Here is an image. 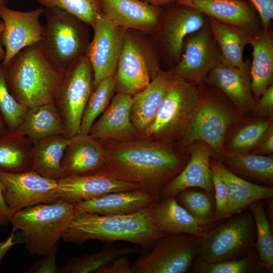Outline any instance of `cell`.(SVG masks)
<instances>
[{
  "label": "cell",
  "mask_w": 273,
  "mask_h": 273,
  "mask_svg": "<svg viewBox=\"0 0 273 273\" xmlns=\"http://www.w3.org/2000/svg\"><path fill=\"white\" fill-rule=\"evenodd\" d=\"M106 154L100 172L137 183L160 199L163 187L183 169L190 158L187 147L140 138L125 142L99 141Z\"/></svg>",
  "instance_id": "obj_1"
},
{
  "label": "cell",
  "mask_w": 273,
  "mask_h": 273,
  "mask_svg": "<svg viewBox=\"0 0 273 273\" xmlns=\"http://www.w3.org/2000/svg\"><path fill=\"white\" fill-rule=\"evenodd\" d=\"M3 67L8 87L18 102L28 109L55 103L64 70L51 62L42 42L23 49Z\"/></svg>",
  "instance_id": "obj_2"
},
{
  "label": "cell",
  "mask_w": 273,
  "mask_h": 273,
  "mask_svg": "<svg viewBox=\"0 0 273 273\" xmlns=\"http://www.w3.org/2000/svg\"><path fill=\"white\" fill-rule=\"evenodd\" d=\"M151 209L152 205L125 215L76 214L62 239L66 242L77 245L89 240H98L107 242L127 241L145 248L152 246L163 236L153 224Z\"/></svg>",
  "instance_id": "obj_3"
},
{
  "label": "cell",
  "mask_w": 273,
  "mask_h": 273,
  "mask_svg": "<svg viewBox=\"0 0 273 273\" xmlns=\"http://www.w3.org/2000/svg\"><path fill=\"white\" fill-rule=\"evenodd\" d=\"M75 215L74 204L59 200L14 212L10 223L20 231L29 253L42 256L58 245Z\"/></svg>",
  "instance_id": "obj_4"
},
{
  "label": "cell",
  "mask_w": 273,
  "mask_h": 273,
  "mask_svg": "<svg viewBox=\"0 0 273 273\" xmlns=\"http://www.w3.org/2000/svg\"><path fill=\"white\" fill-rule=\"evenodd\" d=\"M199 101L195 114L181 140L184 147L201 141L212 149L214 158L224 152V142L229 128L245 118L218 88L205 82L198 85Z\"/></svg>",
  "instance_id": "obj_5"
},
{
  "label": "cell",
  "mask_w": 273,
  "mask_h": 273,
  "mask_svg": "<svg viewBox=\"0 0 273 273\" xmlns=\"http://www.w3.org/2000/svg\"><path fill=\"white\" fill-rule=\"evenodd\" d=\"M198 101V85L173 74L144 139L169 143L179 142L191 122Z\"/></svg>",
  "instance_id": "obj_6"
},
{
  "label": "cell",
  "mask_w": 273,
  "mask_h": 273,
  "mask_svg": "<svg viewBox=\"0 0 273 273\" xmlns=\"http://www.w3.org/2000/svg\"><path fill=\"white\" fill-rule=\"evenodd\" d=\"M44 11L43 48L55 66L65 70L74 60L85 55L89 43L87 30L83 22L62 9L53 8Z\"/></svg>",
  "instance_id": "obj_7"
},
{
  "label": "cell",
  "mask_w": 273,
  "mask_h": 273,
  "mask_svg": "<svg viewBox=\"0 0 273 273\" xmlns=\"http://www.w3.org/2000/svg\"><path fill=\"white\" fill-rule=\"evenodd\" d=\"M255 235L252 214L239 215L208 230L200 238L199 257L209 263L239 259L252 249Z\"/></svg>",
  "instance_id": "obj_8"
},
{
  "label": "cell",
  "mask_w": 273,
  "mask_h": 273,
  "mask_svg": "<svg viewBox=\"0 0 273 273\" xmlns=\"http://www.w3.org/2000/svg\"><path fill=\"white\" fill-rule=\"evenodd\" d=\"M93 82V71L85 55L76 58L64 70L55 101L60 107L67 138L79 134L83 113L94 89Z\"/></svg>",
  "instance_id": "obj_9"
},
{
  "label": "cell",
  "mask_w": 273,
  "mask_h": 273,
  "mask_svg": "<svg viewBox=\"0 0 273 273\" xmlns=\"http://www.w3.org/2000/svg\"><path fill=\"white\" fill-rule=\"evenodd\" d=\"M131 266L133 273H184L199 255L200 237L189 234L162 237Z\"/></svg>",
  "instance_id": "obj_10"
},
{
  "label": "cell",
  "mask_w": 273,
  "mask_h": 273,
  "mask_svg": "<svg viewBox=\"0 0 273 273\" xmlns=\"http://www.w3.org/2000/svg\"><path fill=\"white\" fill-rule=\"evenodd\" d=\"M165 6L155 33L162 57L170 70L181 58L186 36L202 27L207 20L198 10L183 4L174 2Z\"/></svg>",
  "instance_id": "obj_11"
},
{
  "label": "cell",
  "mask_w": 273,
  "mask_h": 273,
  "mask_svg": "<svg viewBox=\"0 0 273 273\" xmlns=\"http://www.w3.org/2000/svg\"><path fill=\"white\" fill-rule=\"evenodd\" d=\"M0 184L4 201L13 212L60 200L58 180L47 178L32 170L17 172L0 171Z\"/></svg>",
  "instance_id": "obj_12"
},
{
  "label": "cell",
  "mask_w": 273,
  "mask_h": 273,
  "mask_svg": "<svg viewBox=\"0 0 273 273\" xmlns=\"http://www.w3.org/2000/svg\"><path fill=\"white\" fill-rule=\"evenodd\" d=\"M221 62V52L207 20L202 27L186 36L181 58L170 70L199 85Z\"/></svg>",
  "instance_id": "obj_13"
},
{
  "label": "cell",
  "mask_w": 273,
  "mask_h": 273,
  "mask_svg": "<svg viewBox=\"0 0 273 273\" xmlns=\"http://www.w3.org/2000/svg\"><path fill=\"white\" fill-rule=\"evenodd\" d=\"M92 27L94 35L85 56L93 71L94 88L103 80L115 76L125 30L110 23L102 13L97 16Z\"/></svg>",
  "instance_id": "obj_14"
},
{
  "label": "cell",
  "mask_w": 273,
  "mask_h": 273,
  "mask_svg": "<svg viewBox=\"0 0 273 273\" xmlns=\"http://www.w3.org/2000/svg\"><path fill=\"white\" fill-rule=\"evenodd\" d=\"M43 8L21 12L11 9L6 5L0 6V18L5 25L1 42L5 47V56L2 64L7 65L23 49L42 42L44 28L40 22Z\"/></svg>",
  "instance_id": "obj_15"
},
{
  "label": "cell",
  "mask_w": 273,
  "mask_h": 273,
  "mask_svg": "<svg viewBox=\"0 0 273 273\" xmlns=\"http://www.w3.org/2000/svg\"><path fill=\"white\" fill-rule=\"evenodd\" d=\"M190 158L180 172L163 188L160 199L174 197L188 188H199L209 196L214 193L210 161L214 157L211 148L201 141H195L187 146Z\"/></svg>",
  "instance_id": "obj_16"
},
{
  "label": "cell",
  "mask_w": 273,
  "mask_h": 273,
  "mask_svg": "<svg viewBox=\"0 0 273 273\" xmlns=\"http://www.w3.org/2000/svg\"><path fill=\"white\" fill-rule=\"evenodd\" d=\"M141 188L139 184L116 179L101 172L85 175H65L58 179L60 199L73 204L109 193Z\"/></svg>",
  "instance_id": "obj_17"
},
{
  "label": "cell",
  "mask_w": 273,
  "mask_h": 273,
  "mask_svg": "<svg viewBox=\"0 0 273 273\" xmlns=\"http://www.w3.org/2000/svg\"><path fill=\"white\" fill-rule=\"evenodd\" d=\"M102 13L113 25L124 30L155 33L160 25L162 7L142 0H100Z\"/></svg>",
  "instance_id": "obj_18"
},
{
  "label": "cell",
  "mask_w": 273,
  "mask_h": 273,
  "mask_svg": "<svg viewBox=\"0 0 273 273\" xmlns=\"http://www.w3.org/2000/svg\"><path fill=\"white\" fill-rule=\"evenodd\" d=\"M251 62L243 69L222 62L207 76L204 82L219 88L243 117H251L255 104L251 86Z\"/></svg>",
  "instance_id": "obj_19"
},
{
  "label": "cell",
  "mask_w": 273,
  "mask_h": 273,
  "mask_svg": "<svg viewBox=\"0 0 273 273\" xmlns=\"http://www.w3.org/2000/svg\"><path fill=\"white\" fill-rule=\"evenodd\" d=\"M132 96L118 93L93 124L90 136L98 141L125 142L141 138L130 118Z\"/></svg>",
  "instance_id": "obj_20"
},
{
  "label": "cell",
  "mask_w": 273,
  "mask_h": 273,
  "mask_svg": "<svg viewBox=\"0 0 273 273\" xmlns=\"http://www.w3.org/2000/svg\"><path fill=\"white\" fill-rule=\"evenodd\" d=\"M205 16L240 27L254 34L261 28L260 18L248 0H175Z\"/></svg>",
  "instance_id": "obj_21"
},
{
  "label": "cell",
  "mask_w": 273,
  "mask_h": 273,
  "mask_svg": "<svg viewBox=\"0 0 273 273\" xmlns=\"http://www.w3.org/2000/svg\"><path fill=\"white\" fill-rule=\"evenodd\" d=\"M115 77L116 90L131 96L143 90L153 79L139 43L126 34Z\"/></svg>",
  "instance_id": "obj_22"
},
{
  "label": "cell",
  "mask_w": 273,
  "mask_h": 273,
  "mask_svg": "<svg viewBox=\"0 0 273 273\" xmlns=\"http://www.w3.org/2000/svg\"><path fill=\"white\" fill-rule=\"evenodd\" d=\"M159 199L143 188L112 192L74 204L75 214L83 213L104 215H125L147 207Z\"/></svg>",
  "instance_id": "obj_23"
},
{
  "label": "cell",
  "mask_w": 273,
  "mask_h": 273,
  "mask_svg": "<svg viewBox=\"0 0 273 273\" xmlns=\"http://www.w3.org/2000/svg\"><path fill=\"white\" fill-rule=\"evenodd\" d=\"M173 77L171 70H160L143 90L132 96L130 118L141 138L145 137L153 123Z\"/></svg>",
  "instance_id": "obj_24"
},
{
  "label": "cell",
  "mask_w": 273,
  "mask_h": 273,
  "mask_svg": "<svg viewBox=\"0 0 273 273\" xmlns=\"http://www.w3.org/2000/svg\"><path fill=\"white\" fill-rule=\"evenodd\" d=\"M151 218L155 229L163 237L185 233L201 238L208 230L181 206L174 197L159 199L152 204Z\"/></svg>",
  "instance_id": "obj_25"
},
{
  "label": "cell",
  "mask_w": 273,
  "mask_h": 273,
  "mask_svg": "<svg viewBox=\"0 0 273 273\" xmlns=\"http://www.w3.org/2000/svg\"><path fill=\"white\" fill-rule=\"evenodd\" d=\"M210 166L218 172L228 191L229 206L222 218L241 212L254 202L269 199L273 196L272 187L259 185L241 178L217 159L211 158Z\"/></svg>",
  "instance_id": "obj_26"
},
{
  "label": "cell",
  "mask_w": 273,
  "mask_h": 273,
  "mask_svg": "<svg viewBox=\"0 0 273 273\" xmlns=\"http://www.w3.org/2000/svg\"><path fill=\"white\" fill-rule=\"evenodd\" d=\"M62 162L63 176L85 175L101 171L106 163V154L101 142L89 134L72 138Z\"/></svg>",
  "instance_id": "obj_27"
},
{
  "label": "cell",
  "mask_w": 273,
  "mask_h": 273,
  "mask_svg": "<svg viewBox=\"0 0 273 273\" xmlns=\"http://www.w3.org/2000/svg\"><path fill=\"white\" fill-rule=\"evenodd\" d=\"M252 60L250 73L251 86L257 101L267 88L273 84V31L261 28L253 36Z\"/></svg>",
  "instance_id": "obj_28"
},
{
  "label": "cell",
  "mask_w": 273,
  "mask_h": 273,
  "mask_svg": "<svg viewBox=\"0 0 273 273\" xmlns=\"http://www.w3.org/2000/svg\"><path fill=\"white\" fill-rule=\"evenodd\" d=\"M206 18L219 46L221 62L228 66L243 69L248 61H244L243 60L244 50L247 44L250 43L255 34L210 17H206Z\"/></svg>",
  "instance_id": "obj_29"
},
{
  "label": "cell",
  "mask_w": 273,
  "mask_h": 273,
  "mask_svg": "<svg viewBox=\"0 0 273 273\" xmlns=\"http://www.w3.org/2000/svg\"><path fill=\"white\" fill-rule=\"evenodd\" d=\"M54 104L28 109L17 130L18 133L35 142L66 134L63 122Z\"/></svg>",
  "instance_id": "obj_30"
},
{
  "label": "cell",
  "mask_w": 273,
  "mask_h": 273,
  "mask_svg": "<svg viewBox=\"0 0 273 273\" xmlns=\"http://www.w3.org/2000/svg\"><path fill=\"white\" fill-rule=\"evenodd\" d=\"M272 125L273 118H245L227 131L224 142L225 151L234 153H250Z\"/></svg>",
  "instance_id": "obj_31"
},
{
  "label": "cell",
  "mask_w": 273,
  "mask_h": 273,
  "mask_svg": "<svg viewBox=\"0 0 273 273\" xmlns=\"http://www.w3.org/2000/svg\"><path fill=\"white\" fill-rule=\"evenodd\" d=\"M217 159L230 171L267 185L273 183L272 155L224 151Z\"/></svg>",
  "instance_id": "obj_32"
},
{
  "label": "cell",
  "mask_w": 273,
  "mask_h": 273,
  "mask_svg": "<svg viewBox=\"0 0 273 273\" xmlns=\"http://www.w3.org/2000/svg\"><path fill=\"white\" fill-rule=\"evenodd\" d=\"M71 140L54 136L41 141L31 157L30 170L49 178L59 179L63 176V156Z\"/></svg>",
  "instance_id": "obj_33"
},
{
  "label": "cell",
  "mask_w": 273,
  "mask_h": 273,
  "mask_svg": "<svg viewBox=\"0 0 273 273\" xmlns=\"http://www.w3.org/2000/svg\"><path fill=\"white\" fill-rule=\"evenodd\" d=\"M136 247H106L101 251L71 258L58 272L62 273H89L96 272L122 255L136 253Z\"/></svg>",
  "instance_id": "obj_34"
},
{
  "label": "cell",
  "mask_w": 273,
  "mask_h": 273,
  "mask_svg": "<svg viewBox=\"0 0 273 273\" xmlns=\"http://www.w3.org/2000/svg\"><path fill=\"white\" fill-rule=\"evenodd\" d=\"M261 200L254 202L249 206L253 217L256 241L254 244L258 255L259 264L265 270L273 271V235Z\"/></svg>",
  "instance_id": "obj_35"
},
{
  "label": "cell",
  "mask_w": 273,
  "mask_h": 273,
  "mask_svg": "<svg viewBox=\"0 0 273 273\" xmlns=\"http://www.w3.org/2000/svg\"><path fill=\"white\" fill-rule=\"evenodd\" d=\"M115 90V76L103 80L94 88L83 113L79 134H88L96 119L109 106Z\"/></svg>",
  "instance_id": "obj_36"
},
{
  "label": "cell",
  "mask_w": 273,
  "mask_h": 273,
  "mask_svg": "<svg viewBox=\"0 0 273 273\" xmlns=\"http://www.w3.org/2000/svg\"><path fill=\"white\" fill-rule=\"evenodd\" d=\"M265 270L260 266L256 253L252 249L241 258L213 263L206 262L200 258L193 264L195 273H248Z\"/></svg>",
  "instance_id": "obj_37"
},
{
  "label": "cell",
  "mask_w": 273,
  "mask_h": 273,
  "mask_svg": "<svg viewBox=\"0 0 273 273\" xmlns=\"http://www.w3.org/2000/svg\"><path fill=\"white\" fill-rule=\"evenodd\" d=\"M177 202L203 224L214 221V210L210 196L205 192L188 188L174 196Z\"/></svg>",
  "instance_id": "obj_38"
},
{
  "label": "cell",
  "mask_w": 273,
  "mask_h": 273,
  "mask_svg": "<svg viewBox=\"0 0 273 273\" xmlns=\"http://www.w3.org/2000/svg\"><path fill=\"white\" fill-rule=\"evenodd\" d=\"M45 9L58 8L93 26L102 13L100 0H37Z\"/></svg>",
  "instance_id": "obj_39"
},
{
  "label": "cell",
  "mask_w": 273,
  "mask_h": 273,
  "mask_svg": "<svg viewBox=\"0 0 273 273\" xmlns=\"http://www.w3.org/2000/svg\"><path fill=\"white\" fill-rule=\"evenodd\" d=\"M28 109L10 93L6 81L4 67L0 61V112L11 130H17Z\"/></svg>",
  "instance_id": "obj_40"
},
{
  "label": "cell",
  "mask_w": 273,
  "mask_h": 273,
  "mask_svg": "<svg viewBox=\"0 0 273 273\" xmlns=\"http://www.w3.org/2000/svg\"><path fill=\"white\" fill-rule=\"evenodd\" d=\"M13 141L7 136L0 139V171L22 172L28 166V156Z\"/></svg>",
  "instance_id": "obj_41"
},
{
  "label": "cell",
  "mask_w": 273,
  "mask_h": 273,
  "mask_svg": "<svg viewBox=\"0 0 273 273\" xmlns=\"http://www.w3.org/2000/svg\"><path fill=\"white\" fill-rule=\"evenodd\" d=\"M215 198L214 220L222 219L229 206V197L225 185L218 172L211 167Z\"/></svg>",
  "instance_id": "obj_42"
},
{
  "label": "cell",
  "mask_w": 273,
  "mask_h": 273,
  "mask_svg": "<svg viewBox=\"0 0 273 273\" xmlns=\"http://www.w3.org/2000/svg\"><path fill=\"white\" fill-rule=\"evenodd\" d=\"M251 116L273 118V84L255 101Z\"/></svg>",
  "instance_id": "obj_43"
},
{
  "label": "cell",
  "mask_w": 273,
  "mask_h": 273,
  "mask_svg": "<svg viewBox=\"0 0 273 273\" xmlns=\"http://www.w3.org/2000/svg\"><path fill=\"white\" fill-rule=\"evenodd\" d=\"M257 11L262 28L271 29L273 19V0H248Z\"/></svg>",
  "instance_id": "obj_44"
},
{
  "label": "cell",
  "mask_w": 273,
  "mask_h": 273,
  "mask_svg": "<svg viewBox=\"0 0 273 273\" xmlns=\"http://www.w3.org/2000/svg\"><path fill=\"white\" fill-rule=\"evenodd\" d=\"M58 245L49 253L41 256L42 258L36 261L27 269V272H57L56 253Z\"/></svg>",
  "instance_id": "obj_45"
},
{
  "label": "cell",
  "mask_w": 273,
  "mask_h": 273,
  "mask_svg": "<svg viewBox=\"0 0 273 273\" xmlns=\"http://www.w3.org/2000/svg\"><path fill=\"white\" fill-rule=\"evenodd\" d=\"M128 255H122L98 269L96 273H133Z\"/></svg>",
  "instance_id": "obj_46"
},
{
  "label": "cell",
  "mask_w": 273,
  "mask_h": 273,
  "mask_svg": "<svg viewBox=\"0 0 273 273\" xmlns=\"http://www.w3.org/2000/svg\"><path fill=\"white\" fill-rule=\"evenodd\" d=\"M261 155L273 154V125L266 132L255 148L250 152Z\"/></svg>",
  "instance_id": "obj_47"
},
{
  "label": "cell",
  "mask_w": 273,
  "mask_h": 273,
  "mask_svg": "<svg viewBox=\"0 0 273 273\" xmlns=\"http://www.w3.org/2000/svg\"><path fill=\"white\" fill-rule=\"evenodd\" d=\"M13 212L8 208L4 201L0 184V226H6L10 222Z\"/></svg>",
  "instance_id": "obj_48"
},
{
  "label": "cell",
  "mask_w": 273,
  "mask_h": 273,
  "mask_svg": "<svg viewBox=\"0 0 273 273\" xmlns=\"http://www.w3.org/2000/svg\"><path fill=\"white\" fill-rule=\"evenodd\" d=\"M16 243L15 231L13 230L6 240L0 242V264L7 253Z\"/></svg>",
  "instance_id": "obj_49"
},
{
  "label": "cell",
  "mask_w": 273,
  "mask_h": 273,
  "mask_svg": "<svg viewBox=\"0 0 273 273\" xmlns=\"http://www.w3.org/2000/svg\"><path fill=\"white\" fill-rule=\"evenodd\" d=\"M152 5L162 7L168 5L175 2V0H142Z\"/></svg>",
  "instance_id": "obj_50"
},
{
  "label": "cell",
  "mask_w": 273,
  "mask_h": 273,
  "mask_svg": "<svg viewBox=\"0 0 273 273\" xmlns=\"http://www.w3.org/2000/svg\"><path fill=\"white\" fill-rule=\"evenodd\" d=\"M5 25L3 22H0V61L2 62L5 58V50L2 47V44L1 42V35L4 30Z\"/></svg>",
  "instance_id": "obj_51"
},
{
  "label": "cell",
  "mask_w": 273,
  "mask_h": 273,
  "mask_svg": "<svg viewBox=\"0 0 273 273\" xmlns=\"http://www.w3.org/2000/svg\"><path fill=\"white\" fill-rule=\"evenodd\" d=\"M4 126L0 118V139L4 137L3 136L4 134Z\"/></svg>",
  "instance_id": "obj_52"
},
{
  "label": "cell",
  "mask_w": 273,
  "mask_h": 273,
  "mask_svg": "<svg viewBox=\"0 0 273 273\" xmlns=\"http://www.w3.org/2000/svg\"><path fill=\"white\" fill-rule=\"evenodd\" d=\"M8 2V0H0V6L2 5H6Z\"/></svg>",
  "instance_id": "obj_53"
}]
</instances>
